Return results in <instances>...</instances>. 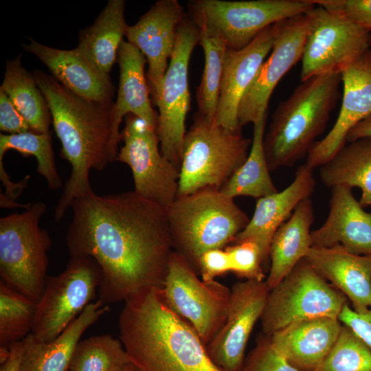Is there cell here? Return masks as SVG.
I'll use <instances>...</instances> for the list:
<instances>
[{"instance_id": "4dcf8cb0", "label": "cell", "mask_w": 371, "mask_h": 371, "mask_svg": "<svg viewBox=\"0 0 371 371\" xmlns=\"http://www.w3.org/2000/svg\"><path fill=\"white\" fill-rule=\"evenodd\" d=\"M267 113L254 124V133L249 155L243 164L221 189L225 195L259 199L278 191L269 174L263 139Z\"/></svg>"}, {"instance_id": "74e56055", "label": "cell", "mask_w": 371, "mask_h": 371, "mask_svg": "<svg viewBox=\"0 0 371 371\" xmlns=\"http://www.w3.org/2000/svg\"><path fill=\"white\" fill-rule=\"evenodd\" d=\"M241 371H300L271 344L269 336L258 337L255 347L245 357Z\"/></svg>"}, {"instance_id": "e575fe53", "label": "cell", "mask_w": 371, "mask_h": 371, "mask_svg": "<svg viewBox=\"0 0 371 371\" xmlns=\"http://www.w3.org/2000/svg\"><path fill=\"white\" fill-rule=\"evenodd\" d=\"M130 361L120 339L104 334L79 341L67 371H115Z\"/></svg>"}, {"instance_id": "9a60e30c", "label": "cell", "mask_w": 371, "mask_h": 371, "mask_svg": "<svg viewBox=\"0 0 371 371\" xmlns=\"http://www.w3.org/2000/svg\"><path fill=\"white\" fill-rule=\"evenodd\" d=\"M308 32V18L302 14L273 25V42L269 56L260 66L238 109L242 127L253 124L267 113L271 95L285 74L301 60Z\"/></svg>"}, {"instance_id": "8d00e7d4", "label": "cell", "mask_w": 371, "mask_h": 371, "mask_svg": "<svg viewBox=\"0 0 371 371\" xmlns=\"http://www.w3.org/2000/svg\"><path fill=\"white\" fill-rule=\"evenodd\" d=\"M225 249L231 260V272L246 280H266L262 254L255 242L245 240L228 245Z\"/></svg>"}, {"instance_id": "277c9868", "label": "cell", "mask_w": 371, "mask_h": 371, "mask_svg": "<svg viewBox=\"0 0 371 371\" xmlns=\"http://www.w3.org/2000/svg\"><path fill=\"white\" fill-rule=\"evenodd\" d=\"M341 83L339 73L311 78L278 104L263 139L270 171L307 156L339 99Z\"/></svg>"}, {"instance_id": "603a6c76", "label": "cell", "mask_w": 371, "mask_h": 371, "mask_svg": "<svg viewBox=\"0 0 371 371\" xmlns=\"http://www.w3.org/2000/svg\"><path fill=\"white\" fill-rule=\"evenodd\" d=\"M304 259L350 300L355 311L371 308V254H353L340 246L311 247Z\"/></svg>"}, {"instance_id": "ee69618b", "label": "cell", "mask_w": 371, "mask_h": 371, "mask_svg": "<svg viewBox=\"0 0 371 371\" xmlns=\"http://www.w3.org/2000/svg\"><path fill=\"white\" fill-rule=\"evenodd\" d=\"M371 137V115L356 124L348 133L346 143Z\"/></svg>"}, {"instance_id": "d590c367", "label": "cell", "mask_w": 371, "mask_h": 371, "mask_svg": "<svg viewBox=\"0 0 371 371\" xmlns=\"http://www.w3.org/2000/svg\"><path fill=\"white\" fill-rule=\"evenodd\" d=\"M315 371H371V348L344 324L335 344Z\"/></svg>"}, {"instance_id": "8992f818", "label": "cell", "mask_w": 371, "mask_h": 371, "mask_svg": "<svg viewBox=\"0 0 371 371\" xmlns=\"http://www.w3.org/2000/svg\"><path fill=\"white\" fill-rule=\"evenodd\" d=\"M251 142L195 113L182 145L177 196L205 188L221 190L245 161Z\"/></svg>"}, {"instance_id": "9c48e42d", "label": "cell", "mask_w": 371, "mask_h": 371, "mask_svg": "<svg viewBox=\"0 0 371 371\" xmlns=\"http://www.w3.org/2000/svg\"><path fill=\"white\" fill-rule=\"evenodd\" d=\"M347 300L304 258L270 289L260 318L262 333L270 336L304 319L322 317L338 319L348 304Z\"/></svg>"}, {"instance_id": "836d02e7", "label": "cell", "mask_w": 371, "mask_h": 371, "mask_svg": "<svg viewBox=\"0 0 371 371\" xmlns=\"http://www.w3.org/2000/svg\"><path fill=\"white\" fill-rule=\"evenodd\" d=\"M36 302L0 280V348H10L31 333Z\"/></svg>"}, {"instance_id": "d4e9b609", "label": "cell", "mask_w": 371, "mask_h": 371, "mask_svg": "<svg viewBox=\"0 0 371 371\" xmlns=\"http://www.w3.org/2000/svg\"><path fill=\"white\" fill-rule=\"evenodd\" d=\"M120 67L119 87L112 107L113 142L118 148L121 141L120 126L123 117L132 113L157 128L158 113L153 108L144 67V54L135 46L123 41L117 52Z\"/></svg>"}, {"instance_id": "7c38bea8", "label": "cell", "mask_w": 371, "mask_h": 371, "mask_svg": "<svg viewBox=\"0 0 371 371\" xmlns=\"http://www.w3.org/2000/svg\"><path fill=\"white\" fill-rule=\"evenodd\" d=\"M200 30L186 14L177 42L154 101L158 107L157 134L162 155L179 171L186 120L190 109L188 67Z\"/></svg>"}, {"instance_id": "5bb4252c", "label": "cell", "mask_w": 371, "mask_h": 371, "mask_svg": "<svg viewBox=\"0 0 371 371\" xmlns=\"http://www.w3.org/2000/svg\"><path fill=\"white\" fill-rule=\"evenodd\" d=\"M124 121L116 161L131 169L137 194L166 208L177 196L179 171L162 155L156 128L132 113Z\"/></svg>"}, {"instance_id": "f1b7e54d", "label": "cell", "mask_w": 371, "mask_h": 371, "mask_svg": "<svg viewBox=\"0 0 371 371\" xmlns=\"http://www.w3.org/2000/svg\"><path fill=\"white\" fill-rule=\"evenodd\" d=\"M320 168L326 186L357 187L361 191V205L371 206V137L346 143Z\"/></svg>"}, {"instance_id": "b9f144b4", "label": "cell", "mask_w": 371, "mask_h": 371, "mask_svg": "<svg viewBox=\"0 0 371 371\" xmlns=\"http://www.w3.org/2000/svg\"><path fill=\"white\" fill-rule=\"evenodd\" d=\"M338 319L371 348V308L363 313H357L346 304Z\"/></svg>"}, {"instance_id": "f35d334b", "label": "cell", "mask_w": 371, "mask_h": 371, "mask_svg": "<svg viewBox=\"0 0 371 371\" xmlns=\"http://www.w3.org/2000/svg\"><path fill=\"white\" fill-rule=\"evenodd\" d=\"M316 5L371 31V0H311Z\"/></svg>"}, {"instance_id": "2e32d148", "label": "cell", "mask_w": 371, "mask_h": 371, "mask_svg": "<svg viewBox=\"0 0 371 371\" xmlns=\"http://www.w3.org/2000/svg\"><path fill=\"white\" fill-rule=\"evenodd\" d=\"M269 291L265 280L233 284L225 322L206 346L212 360L225 371L242 370L249 336L261 318Z\"/></svg>"}, {"instance_id": "e0dca14e", "label": "cell", "mask_w": 371, "mask_h": 371, "mask_svg": "<svg viewBox=\"0 0 371 371\" xmlns=\"http://www.w3.org/2000/svg\"><path fill=\"white\" fill-rule=\"evenodd\" d=\"M186 14L177 0H159L133 25L125 37L145 56L146 78L153 100L157 96L176 47L179 27Z\"/></svg>"}, {"instance_id": "ba28073f", "label": "cell", "mask_w": 371, "mask_h": 371, "mask_svg": "<svg viewBox=\"0 0 371 371\" xmlns=\"http://www.w3.org/2000/svg\"><path fill=\"white\" fill-rule=\"evenodd\" d=\"M315 7L311 0H192L188 16L201 31L221 38L227 49L240 50L267 27Z\"/></svg>"}, {"instance_id": "3957f363", "label": "cell", "mask_w": 371, "mask_h": 371, "mask_svg": "<svg viewBox=\"0 0 371 371\" xmlns=\"http://www.w3.org/2000/svg\"><path fill=\"white\" fill-rule=\"evenodd\" d=\"M120 339L141 371H225L185 319L151 288L124 301L118 319Z\"/></svg>"}, {"instance_id": "60d3db41", "label": "cell", "mask_w": 371, "mask_h": 371, "mask_svg": "<svg viewBox=\"0 0 371 371\" xmlns=\"http://www.w3.org/2000/svg\"><path fill=\"white\" fill-rule=\"evenodd\" d=\"M0 129L8 133L9 135L31 131L25 119L1 90H0Z\"/></svg>"}, {"instance_id": "4316f807", "label": "cell", "mask_w": 371, "mask_h": 371, "mask_svg": "<svg viewBox=\"0 0 371 371\" xmlns=\"http://www.w3.org/2000/svg\"><path fill=\"white\" fill-rule=\"evenodd\" d=\"M314 209L310 198L300 202L274 234L269 249L271 261L265 281L271 289L308 254L312 247L311 227Z\"/></svg>"}, {"instance_id": "d6a6232c", "label": "cell", "mask_w": 371, "mask_h": 371, "mask_svg": "<svg viewBox=\"0 0 371 371\" xmlns=\"http://www.w3.org/2000/svg\"><path fill=\"white\" fill-rule=\"evenodd\" d=\"M199 45L203 50L205 64L201 82L196 89L197 111L207 117L214 118L227 48L221 38L201 30Z\"/></svg>"}, {"instance_id": "5b68a950", "label": "cell", "mask_w": 371, "mask_h": 371, "mask_svg": "<svg viewBox=\"0 0 371 371\" xmlns=\"http://www.w3.org/2000/svg\"><path fill=\"white\" fill-rule=\"evenodd\" d=\"M166 212L173 250L197 273L201 254L231 244L250 220L234 198L214 188L177 196Z\"/></svg>"}, {"instance_id": "7402d4cb", "label": "cell", "mask_w": 371, "mask_h": 371, "mask_svg": "<svg viewBox=\"0 0 371 371\" xmlns=\"http://www.w3.org/2000/svg\"><path fill=\"white\" fill-rule=\"evenodd\" d=\"M23 48L34 54L49 69L52 76L75 94L98 102H112L115 88L109 74L100 71L78 47L55 49L32 38Z\"/></svg>"}, {"instance_id": "4fadbf2b", "label": "cell", "mask_w": 371, "mask_h": 371, "mask_svg": "<svg viewBox=\"0 0 371 371\" xmlns=\"http://www.w3.org/2000/svg\"><path fill=\"white\" fill-rule=\"evenodd\" d=\"M306 14L308 32L301 58L302 82L323 74H341L370 49L371 31L316 5Z\"/></svg>"}, {"instance_id": "f6af8a7d", "label": "cell", "mask_w": 371, "mask_h": 371, "mask_svg": "<svg viewBox=\"0 0 371 371\" xmlns=\"http://www.w3.org/2000/svg\"><path fill=\"white\" fill-rule=\"evenodd\" d=\"M115 371H141L132 361L121 366Z\"/></svg>"}, {"instance_id": "f546056e", "label": "cell", "mask_w": 371, "mask_h": 371, "mask_svg": "<svg viewBox=\"0 0 371 371\" xmlns=\"http://www.w3.org/2000/svg\"><path fill=\"white\" fill-rule=\"evenodd\" d=\"M21 58L19 55L7 61L0 90L23 116L31 131L47 133L52 122L50 110L33 74L22 67Z\"/></svg>"}, {"instance_id": "ab89813d", "label": "cell", "mask_w": 371, "mask_h": 371, "mask_svg": "<svg viewBox=\"0 0 371 371\" xmlns=\"http://www.w3.org/2000/svg\"><path fill=\"white\" fill-rule=\"evenodd\" d=\"M197 271L205 282L214 280L216 277L231 271L232 264L228 252L225 248L205 251L199 257Z\"/></svg>"}, {"instance_id": "7a4b0ae2", "label": "cell", "mask_w": 371, "mask_h": 371, "mask_svg": "<svg viewBox=\"0 0 371 371\" xmlns=\"http://www.w3.org/2000/svg\"><path fill=\"white\" fill-rule=\"evenodd\" d=\"M33 76L50 110L54 129L62 146L60 155L71 166L54 210L58 222L76 199L93 192L90 170L101 171L116 161L118 148L113 142L112 120L114 102L83 98L41 70H34Z\"/></svg>"}, {"instance_id": "484cf974", "label": "cell", "mask_w": 371, "mask_h": 371, "mask_svg": "<svg viewBox=\"0 0 371 371\" xmlns=\"http://www.w3.org/2000/svg\"><path fill=\"white\" fill-rule=\"evenodd\" d=\"M109 310L97 300L54 340L36 341L32 334L24 339L19 371H67L74 350L82 334Z\"/></svg>"}, {"instance_id": "d6986e66", "label": "cell", "mask_w": 371, "mask_h": 371, "mask_svg": "<svg viewBox=\"0 0 371 371\" xmlns=\"http://www.w3.org/2000/svg\"><path fill=\"white\" fill-rule=\"evenodd\" d=\"M273 25L265 29L243 49L227 51L214 119L229 131L241 132L242 127L238 118L239 106L260 66L271 51Z\"/></svg>"}, {"instance_id": "ffe728a7", "label": "cell", "mask_w": 371, "mask_h": 371, "mask_svg": "<svg viewBox=\"0 0 371 371\" xmlns=\"http://www.w3.org/2000/svg\"><path fill=\"white\" fill-rule=\"evenodd\" d=\"M363 208L352 188H332L327 218L311 232L312 247L340 246L353 254H371V212Z\"/></svg>"}, {"instance_id": "30bf717a", "label": "cell", "mask_w": 371, "mask_h": 371, "mask_svg": "<svg viewBox=\"0 0 371 371\" xmlns=\"http://www.w3.org/2000/svg\"><path fill=\"white\" fill-rule=\"evenodd\" d=\"M101 279L94 259L71 256L63 272L47 278L36 303L33 337L41 342L56 339L95 299Z\"/></svg>"}, {"instance_id": "8fae6325", "label": "cell", "mask_w": 371, "mask_h": 371, "mask_svg": "<svg viewBox=\"0 0 371 371\" xmlns=\"http://www.w3.org/2000/svg\"><path fill=\"white\" fill-rule=\"evenodd\" d=\"M159 291L166 305L192 326L205 346L224 325L231 289L216 280L199 279L196 271L174 250Z\"/></svg>"}, {"instance_id": "bcb514c9", "label": "cell", "mask_w": 371, "mask_h": 371, "mask_svg": "<svg viewBox=\"0 0 371 371\" xmlns=\"http://www.w3.org/2000/svg\"><path fill=\"white\" fill-rule=\"evenodd\" d=\"M370 47H371V41H370Z\"/></svg>"}, {"instance_id": "cb8c5ba5", "label": "cell", "mask_w": 371, "mask_h": 371, "mask_svg": "<svg viewBox=\"0 0 371 371\" xmlns=\"http://www.w3.org/2000/svg\"><path fill=\"white\" fill-rule=\"evenodd\" d=\"M339 319L315 317L291 323L269 336L273 346L300 371H315L335 344Z\"/></svg>"}, {"instance_id": "7bdbcfd3", "label": "cell", "mask_w": 371, "mask_h": 371, "mask_svg": "<svg viewBox=\"0 0 371 371\" xmlns=\"http://www.w3.org/2000/svg\"><path fill=\"white\" fill-rule=\"evenodd\" d=\"M23 349V341L12 344L8 359L1 364L0 371H19V366Z\"/></svg>"}, {"instance_id": "6da1fadb", "label": "cell", "mask_w": 371, "mask_h": 371, "mask_svg": "<svg viewBox=\"0 0 371 371\" xmlns=\"http://www.w3.org/2000/svg\"><path fill=\"white\" fill-rule=\"evenodd\" d=\"M65 241L70 256L94 259L102 273L98 300L125 301L161 289L173 251L166 208L134 190L76 199Z\"/></svg>"}, {"instance_id": "83f0119b", "label": "cell", "mask_w": 371, "mask_h": 371, "mask_svg": "<svg viewBox=\"0 0 371 371\" xmlns=\"http://www.w3.org/2000/svg\"><path fill=\"white\" fill-rule=\"evenodd\" d=\"M125 1L109 0L94 23L80 31L78 49L102 73L109 74L128 27Z\"/></svg>"}, {"instance_id": "ac0fdd59", "label": "cell", "mask_w": 371, "mask_h": 371, "mask_svg": "<svg viewBox=\"0 0 371 371\" xmlns=\"http://www.w3.org/2000/svg\"><path fill=\"white\" fill-rule=\"evenodd\" d=\"M341 77V108L330 131L314 144L306 156L305 164L312 169L330 161L346 144L349 131L371 115V49L347 67Z\"/></svg>"}, {"instance_id": "1f68e13d", "label": "cell", "mask_w": 371, "mask_h": 371, "mask_svg": "<svg viewBox=\"0 0 371 371\" xmlns=\"http://www.w3.org/2000/svg\"><path fill=\"white\" fill-rule=\"evenodd\" d=\"M11 149L25 157L32 155L36 159V170L46 180L49 190H56L63 187L55 164L49 131L40 133L29 131L19 134L0 135V179L3 183L10 179L3 167V159L5 153Z\"/></svg>"}, {"instance_id": "52a82bcc", "label": "cell", "mask_w": 371, "mask_h": 371, "mask_svg": "<svg viewBox=\"0 0 371 371\" xmlns=\"http://www.w3.org/2000/svg\"><path fill=\"white\" fill-rule=\"evenodd\" d=\"M45 210L44 203L36 202L0 218V280L36 303L48 277L52 245L47 231L39 226Z\"/></svg>"}, {"instance_id": "44dd1931", "label": "cell", "mask_w": 371, "mask_h": 371, "mask_svg": "<svg viewBox=\"0 0 371 371\" xmlns=\"http://www.w3.org/2000/svg\"><path fill=\"white\" fill-rule=\"evenodd\" d=\"M313 169L306 164L300 166L293 181L284 189L258 199L249 223L231 244L245 240L255 242L260 248L264 265L269 259L272 238L292 214L297 205L310 198L315 188Z\"/></svg>"}]
</instances>
